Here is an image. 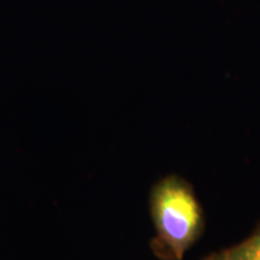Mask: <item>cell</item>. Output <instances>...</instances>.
I'll return each instance as SVG.
<instances>
[{
	"label": "cell",
	"instance_id": "cell-2",
	"mask_svg": "<svg viewBox=\"0 0 260 260\" xmlns=\"http://www.w3.org/2000/svg\"><path fill=\"white\" fill-rule=\"evenodd\" d=\"M201 260H260V223L242 242L210 253Z\"/></svg>",
	"mask_w": 260,
	"mask_h": 260
},
{
	"label": "cell",
	"instance_id": "cell-1",
	"mask_svg": "<svg viewBox=\"0 0 260 260\" xmlns=\"http://www.w3.org/2000/svg\"><path fill=\"white\" fill-rule=\"evenodd\" d=\"M149 209L155 229L151 241L154 255L160 260H183L205 229L204 209L193 186L177 175L161 178L152 188Z\"/></svg>",
	"mask_w": 260,
	"mask_h": 260
}]
</instances>
